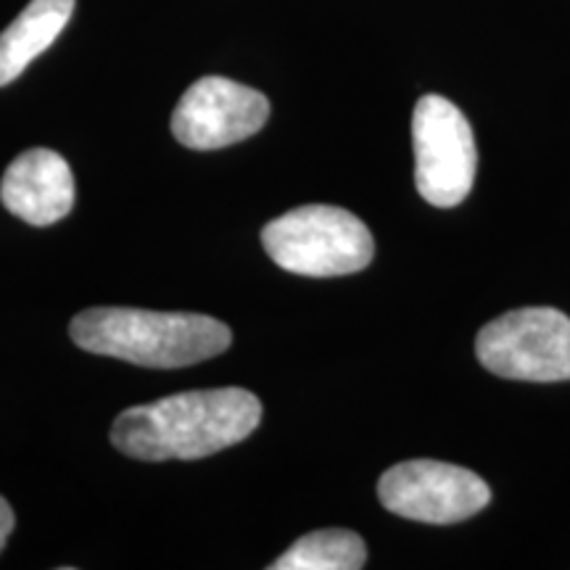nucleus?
Instances as JSON below:
<instances>
[{"instance_id":"nucleus-2","label":"nucleus","mask_w":570,"mask_h":570,"mask_svg":"<svg viewBox=\"0 0 570 570\" xmlns=\"http://www.w3.org/2000/svg\"><path fill=\"white\" fill-rule=\"evenodd\" d=\"M71 341L90 354L140 367L175 370L212 360L230 346V327L209 315L92 306L71 320Z\"/></svg>"},{"instance_id":"nucleus-3","label":"nucleus","mask_w":570,"mask_h":570,"mask_svg":"<svg viewBox=\"0 0 570 570\" xmlns=\"http://www.w3.org/2000/svg\"><path fill=\"white\" fill-rule=\"evenodd\" d=\"M262 246L277 267L304 277H341L365 269L375 256L373 233L352 212L309 204L262 230Z\"/></svg>"},{"instance_id":"nucleus-4","label":"nucleus","mask_w":570,"mask_h":570,"mask_svg":"<svg viewBox=\"0 0 570 570\" xmlns=\"http://www.w3.org/2000/svg\"><path fill=\"white\" fill-rule=\"evenodd\" d=\"M475 356L508 381H570V317L552 306L512 309L481 327Z\"/></svg>"},{"instance_id":"nucleus-1","label":"nucleus","mask_w":570,"mask_h":570,"mask_svg":"<svg viewBox=\"0 0 570 570\" xmlns=\"http://www.w3.org/2000/svg\"><path fill=\"white\" fill-rule=\"evenodd\" d=\"M259 420L262 402L246 389L183 391L119 412L111 444L135 460H198L246 441Z\"/></svg>"},{"instance_id":"nucleus-5","label":"nucleus","mask_w":570,"mask_h":570,"mask_svg":"<svg viewBox=\"0 0 570 570\" xmlns=\"http://www.w3.org/2000/svg\"><path fill=\"white\" fill-rule=\"evenodd\" d=\"M412 146L417 194L441 209L465 202L479 169L465 114L444 96H423L412 114Z\"/></svg>"},{"instance_id":"nucleus-11","label":"nucleus","mask_w":570,"mask_h":570,"mask_svg":"<svg viewBox=\"0 0 570 570\" xmlns=\"http://www.w3.org/2000/svg\"><path fill=\"white\" fill-rule=\"evenodd\" d=\"M13 525H17V518H13L11 504L0 497V552H3L6 541H9Z\"/></svg>"},{"instance_id":"nucleus-10","label":"nucleus","mask_w":570,"mask_h":570,"mask_svg":"<svg viewBox=\"0 0 570 570\" xmlns=\"http://www.w3.org/2000/svg\"><path fill=\"white\" fill-rule=\"evenodd\" d=\"M367 560L365 541L346 529H325L306 533L281 554L273 570H360Z\"/></svg>"},{"instance_id":"nucleus-7","label":"nucleus","mask_w":570,"mask_h":570,"mask_svg":"<svg viewBox=\"0 0 570 570\" xmlns=\"http://www.w3.org/2000/svg\"><path fill=\"white\" fill-rule=\"evenodd\" d=\"M269 101L259 90L227 77H202L183 92L173 135L194 151H217L252 138L267 125Z\"/></svg>"},{"instance_id":"nucleus-8","label":"nucleus","mask_w":570,"mask_h":570,"mask_svg":"<svg viewBox=\"0 0 570 570\" xmlns=\"http://www.w3.org/2000/svg\"><path fill=\"white\" fill-rule=\"evenodd\" d=\"M0 202L24 223L53 225L75 206V175L63 156L48 148H30L6 169L0 180Z\"/></svg>"},{"instance_id":"nucleus-6","label":"nucleus","mask_w":570,"mask_h":570,"mask_svg":"<svg viewBox=\"0 0 570 570\" xmlns=\"http://www.w3.org/2000/svg\"><path fill=\"white\" fill-rule=\"evenodd\" d=\"M377 499L399 518L446 525L487 508L491 489L468 468L439 460H410L381 475Z\"/></svg>"},{"instance_id":"nucleus-9","label":"nucleus","mask_w":570,"mask_h":570,"mask_svg":"<svg viewBox=\"0 0 570 570\" xmlns=\"http://www.w3.org/2000/svg\"><path fill=\"white\" fill-rule=\"evenodd\" d=\"M71 13L75 0H30V6L0 35V88L11 85L53 46Z\"/></svg>"}]
</instances>
